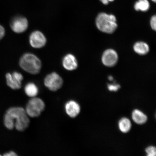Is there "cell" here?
I'll return each instance as SVG.
<instances>
[{
	"label": "cell",
	"mask_w": 156,
	"mask_h": 156,
	"mask_svg": "<svg viewBox=\"0 0 156 156\" xmlns=\"http://www.w3.org/2000/svg\"><path fill=\"white\" fill-rule=\"evenodd\" d=\"M132 117L133 121L138 124H143L147 121V116L141 111L137 109L134 110L133 112Z\"/></svg>",
	"instance_id": "cell-12"
},
{
	"label": "cell",
	"mask_w": 156,
	"mask_h": 156,
	"mask_svg": "<svg viewBox=\"0 0 156 156\" xmlns=\"http://www.w3.org/2000/svg\"><path fill=\"white\" fill-rule=\"evenodd\" d=\"M19 65L25 71L33 75L40 73L42 67L40 59L35 55L30 53L25 54L21 56Z\"/></svg>",
	"instance_id": "cell-2"
},
{
	"label": "cell",
	"mask_w": 156,
	"mask_h": 156,
	"mask_svg": "<svg viewBox=\"0 0 156 156\" xmlns=\"http://www.w3.org/2000/svg\"><path fill=\"white\" fill-rule=\"evenodd\" d=\"M7 85L12 89L17 90L20 89L22 85L23 76L19 72H14L12 73H8L5 75Z\"/></svg>",
	"instance_id": "cell-7"
},
{
	"label": "cell",
	"mask_w": 156,
	"mask_h": 156,
	"mask_svg": "<svg viewBox=\"0 0 156 156\" xmlns=\"http://www.w3.org/2000/svg\"><path fill=\"white\" fill-rule=\"evenodd\" d=\"M108 79L112 81L113 79V78L112 76H110L109 77Z\"/></svg>",
	"instance_id": "cell-23"
},
{
	"label": "cell",
	"mask_w": 156,
	"mask_h": 156,
	"mask_svg": "<svg viewBox=\"0 0 156 156\" xmlns=\"http://www.w3.org/2000/svg\"><path fill=\"white\" fill-rule=\"evenodd\" d=\"M118 60V54L115 50L108 49L103 52L102 58V62L107 67H113L116 65Z\"/></svg>",
	"instance_id": "cell-9"
},
{
	"label": "cell",
	"mask_w": 156,
	"mask_h": 156,
	"mask_svg": "<svg viewBox=\"0 0 156 156\" xmlns=\"http://www.w3.org/2000/svg\"><path fill=\"white\" fill-rule=\"evenodd\" d=\"M4 155L5 156H16L17 155L15 152L11 151H10L9 153H5Z\"/></svg>",
	"instance_id": "cell-21"
},
{
	"label": "cell",
	"mask_w": 156,
	"mask_h": 156,
	"mask_svg": "<svg viewBox=\"0 0 156 156\" xmlns=\"http://www.w3.org/2000/svg\"><path fill=\"white\" fill-rule=\"evenodd\" d=\"M120 87V85L118 84L108 85V89L110 91H116L119 89Z\"/></svg>",
	"instance_id": "cell-18"
},
{
	"label": "cell",
	"mask_w": 156,
	"mask_h": 156,
	"mask_svg": "<svg viewBox=\"0 0 156 156\" xmlns=\"http://www.w3.org/2000/svg\"><path fill=\"white\" fill-rule=\"evenodd\" d=\"M133 49L136 53L140 55H145L149 51V45L143 42L136 43L133 46Z\"/></svg>",
	"instance_id": "cell-13"
},
{
	"label": "cell",
	"mask_w": 156,
	"mask_h": 156,
	"mask_svg": "<svg viewBox=\"0 0 156 156\" xmlns=\"http://www.w3.org/2000/svg\"><path fill=\"white\" fill-rule=\"evenodd\" d=\"M65 110L68 116L71 118H75L80 114L81 108L76 102L71 100L66 103Z\"/></svg>",
	"instance_id": "cell-11"
},
{
	"label": "cell",
	"mask_w": 156,
	"mask_h": 156,
	"mask_svg": "<svg viewBox=\"0 0 156 156\" xmlns=\"http://www.w3.org/2000/svg\"><path fill=\"white\" fill-rule=\"evenodd\" d=\"M46 38L40 31L36 30L31 33L29 36V43L31 46L36 48H41L45 45Z\"/></svg>",
	"instance_id": "cell-8"
},
{
	"label": "cell",
	"mask_w": 156,
	"mask_h": 156,
	"mask_svg": "<svg viewBox=\"0 0 156 156\" xmlns=\"http://www.w3.org/2000/svg\"><path fill=\"white\" fill-rule=\"evenodd\" d=\"M102 2V3L105 5H107L108 4L109 2H112L114 1V0H100Z\"/></svg>",
	"instance_id": "cell-22"
},
{
	"label": "cell",
	"mask_w": 156,
	"mask_h": 156,
	"mask_svg": "<svg viewBox=\"0 0 156 156\" xmlns=\"http://www.w3.org/2000/svg\"><path fill=\"white\" fill-rule=\"evenodd\" d=\"M151 1L154 2L156 3V0H151Z\"/></svg>",
	"instance_id": "cell-24"
},
{
	"label": "cell",
	"mask_w": 156,
	"mask_h": 156,
	"mask_svg": "<svg viewBox=\"0 0 156 156\" xmlns=\"http://www.w3.org/2000/svg\"><path fill=\"white\" fill-rule=\"evenodd\" d=\"M118 126L121 131L123 133H126L131 129L132 124L131 122L128 118H124L119 120Z\"/></svg>",
	"instance_id": "cell-15"
},
{
	"label": "cell",
	"mask_w": 156,
	"mask_h": 156,
	"mask_svg": "<svg viewBox=\"0 0 156 156\" xmlns=\"http://www.w3.org/2000/svg\"><path fill=\"white\" fill-rule=\"evenodd\" d=\"M95 22L99 30L106 34H112L118 27L115 16L104 12L99 13L96 17Z\"/></svg>",
	"instance_id": "cell-3"
},
{
	"label": "cell",
	"mask_w": 156,
	"mask_h": 156,
	"mask_svg": "<svg viewBox=\"0 0 156 156\" xmlns=\"http://www.w3.org/2000/svg\"><path fill=\"white\" fill-rule=\"evenodd\" d=\"M4 123L9 129H12L15 127L19 131H23L28 128L30 120L26 111L23 107H13L6 112Z\"/></svg>",
	"instance_id": "cell-1"
},
{
	"label": "cell",
	"mask_w": 156,
	"mask_h": 156,
	"mask_svg": "<svg viewBox=\"0 0 156 156\" xmlns=\"http://www.w3.org/2000/svg\"><path fill=\"white\" fill-rule=\"evenodd\" d=\"M45 105L42 99L36 97L32 98L29 100L25 110L28 115L31 118L40 116L44 110Z\"/></svg>",
	"instance_id": "cell-4"
},
{
	"label": "cell",
	"mask_w": 156,
	"mask_h": 156,
	"mask_svg": "<svg viewBox=\"0 0 156 156\" xmlns=\"http://www.w3.org/2000/svg\"><path fill=\"white\" fill-rule=\"evenodd\" d=\"M147 156H155L156 155V147L153 146H150L145 150Z\"/></svg>",
	"instance_id": "cell-17"
},
{
	"label": "cell",
	"mask_w": 156,
	"mask_h": 156,
	"mask_svg": "<svg viewBox=\"0 0 156 156\" xmlns=\"http://www.w3.org/2000/svg\"><path fill=\"white\" fill-rule=\"evenodd\" d=\"M151 25L152 29L156 31V17L154 15L151 17Z\"/></svg>",
	"instance_id": "cell-19"
},
{
	"label": "cell",
	"mask_w": 156,
	"mask_h": 156,
	"mask_svg": "<svg viewBox=\"0 0 156 156\" xmlns=\"http://www.w3.org/2000/svg\"><path fill=\"white\" fill-rule=\"evenodd\" d=\"M24 90L27 96L31 98L36 97L38 93L37 87L33 83H27L25 87Z\"/></svg>",
	"instance_id": "cell-14"
},
{
	"label": "cell",
	"mask_w": 156,
	"mask_h": 156,
	"mask_svg": "<svg viewBox=\"0 0 156 156\" xmlns=\"http://www.w3.org/2000/svg\"><path fill=\"white\" fill-rule=\"evenodd\" d=\"M12 30L17 34H21L25 32L28 27V22L25 17L17 16L13 18L11 21Z\"/></svg>",
	"instance_id": "cell-6"
},
{
	"label": "cell",
	"mask_w": 156,
	"mask_h": 156,
	"mask_svg": "<svg viewBox=\"0 0 156 156\" xmlns=\"http://www.w3.org/2000/svg\"><path fill=\"white\" fill-rule=\"evenodd\" d=\"M150 5L147 0H138L134 5V9L136 11L146 12L149 9Z\"/></svg>",
	"instance_id": "cell-16"
},
{
	"label": "cell",
	"mask_w": 156,
	"mask_h": 156,
	"mask_svg": "<svg viewBox=\"0 0 156 156\" xmlns=\"http://www.w3.org/2000/svg\"><path fill=\"white\" fill-rule=\"evenodd\" d=\"M44 84L50 90L55 91L61 88L63 84V79L57 73L48 74L44 79Z\"/></svg>",
	"instance_id": "cell-5"
},
{
	"label": "cell",
	"mask_w": 156,
	"mask_h": 156,
	"mask_svg": "<svg viewBox=\"0 0 156 156\" xmlns=\"http://www.w3.org/2000/svg\"><path fill=\"white\" fill-rule=\"evenodd\" d=\"M5 34V30L4 27L0 25V40L3 38Z\"/></svg>",
	"instance_id": "cell-20"
},
{
	"label": "cell",
	"mask_w": 156,
	"mask_h": 156,
	"mask_svg": "<svg viewBox=\"0 0 156 156\" xmlns=\"http://www.w3.org/2000/svg\"><path fill=\"white\" fill-rule=\"evenodd\" d=\"M62 64L66 69L69 71L75 70L78 67L76 58L73 55L70 54L64 56L62 60Z\"/></svg>",
	"instance_id": "cell-10"
}]
</instances>
